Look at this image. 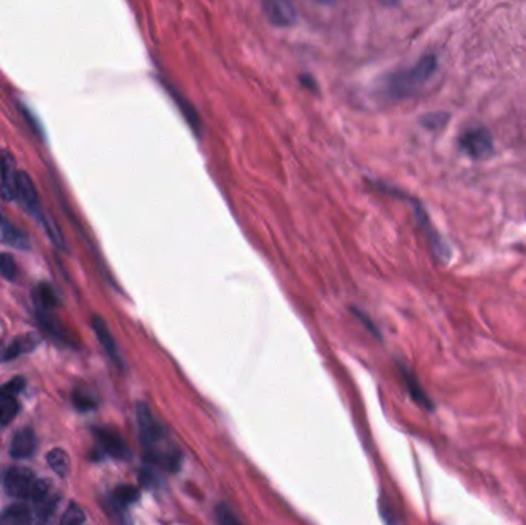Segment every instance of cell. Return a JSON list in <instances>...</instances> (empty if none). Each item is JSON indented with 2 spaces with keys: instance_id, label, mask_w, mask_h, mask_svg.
Masks as SVG:
<instances>
[{
  "instance_id": "7",
  "label": "cell",
  "mask_w": 526,
  "mask_h": 525,
  "mask_svg": "<svg viewBox=\"0 0 526 525\" xmlns=\"http://www.w3.org/2000/svg\"><path fill=\"white\" fill-rule=\"evenodd\" d=\"M18 173L13 154L6 150L0 151V175H2L0 194L4 201H13L18 196Z\"/></svg>"
},
{
  "instance_id": "26",
  "label": "cell",
  "mask_w": 526,
  "mask_h": 525,
  "mask_svg": "<svg viewBox=\"0 0 526 525\" xmlns=\"http://www.w3.org/2000/svg\"><path fill=\"white\" fill-rule=\"evenodd\" d=\"M448 118H449V114H447V113H442V111H437V113H430V114H426V116H423L422 118V125L425 127V128H428V129H437V128H440L442 125H445V122L448 120Z\"/></svg>"
},
{
  "instance_id": "28",
  "label": "cell",
  "mask_w": 526,
  "mask_h": 525,
  "mask_svg": "<svg viewBox=\"0 0 526 525\" xmlns=\"http://www.w3.org/2000/svg\"><path fill=\"white\" fill-rule=\"evenodd\" d=\"M23 387H25V379L20 376H18V377H14V379H11L10 382H6L4 387H0V390L8 393V395L15 396L18 393H20L23 390Z\"/></svg>"
},
{
  "instance_id": "12",
  "label": "cell",
  "mask_w": 526,
  "mask_h": 525,
  "mask_svg": "<svg viewBox=\"0 0 526 525\" xmlns=\"http://www.w3.org/2000/svg\"><path fill=\"white\" fill-rule=\"evenodd\" d=\"M31 512L27 505L14 504L0 514V525H30Z\"/></svg>"
},
{
  "instance_id": "5",
  "label": "cell",
  "mask_w": 526,
  "mask_h": 525,
  "mask_svg": "<svg viewBox=\"0 0 526 525\" xmlns=\"http://www.w3.org/2000/svg\"><path fill=\"white\" fill-rule=\"evenodd\" d=\"M36 482L34 473L25 467H13L6 472L4 486L6 493L19 499H30L32 483Z\"/></svg>"
},
{
  "instance_id": "2",
  "label": "cell",
  "mask_w": 526,
  "mask_h": 525,
  "mask_svg": "<svg viewBox=\"0 0 526 525\" xmlns=\"http://www.w3.org/2000/svg\"><path fill=\"white\" fill-rule=\"evenodd\" d=\"M136 415L139 424V436H141L142 445L146 448V451H150L151 459H154L155 455H158V445L165 438V430H163V426L155 419L151 408L145 402H137Z\"/></svg>"
},
{
  "instance_id": "15",
  "label": "cell",
  "mask_w": 526,
  "mask_h": 525,
  "mask_svg": "<svg viewBox=\"0 0 526 525\" xmlns=\"http://www.w3.org/2000/svg\"><path fill=\"white\" fill-rule=\"evenodd\" d=\"M57 505V498L49 495L46 499L40 500V502H36L34 512L31 513V521L30 525H46L51 519V516L54 514Z\"/></svg>"
},
{
  "instance_id": "16",
  "label": "cell",
  "mask_w": 526,
  "mask_h": 525,
  "mask_svg": "<svg viewBox=\"0 0 526 525\" xmlns=\"http://www.w3.org/2000/svg\"><path fill=\"white\" fill-rule=\"evenodd\" d=\"M32 299H34L36 305L40 310H49V308H54L59 305V299H57L54 289L46 282H42L34 286V290H32Z\"/></svg>"
},
{
  "instance_id": "24",
  "label": "cell",
  "mask_w": 526,
  "mask_h": 525,
  "mask_svg": "<svg viewBox=\"0 0 526 525\" xmlns=\"http://www.w3.org/2000/svg\"><path fill=\"white\" fill-rule=\"evenodd\" d=\"M84 522H85L84 510H82V508L76 504H70L67 512L63 513L59 525H82Z\"/></svg>"
},
{
  "instance_id": "20",
  "label": "cell",
  "mask_w": 526,
  "mask_h": 525,
  "mask_svg": "<svg viewBox=\"0 0 526 525\" xmlns=\"http://www.w3.org/2000/svg\"><path fill=\"white\" fill-rule=\"evenodd\" d=\"M139 495H141V493H139V490L136 487L120 486V487H117L116 490H114L111 500H113V502H116L117 505L127 508L128 505L137 502Z\"/></svg>"
},
{
  "instance_id": "29",
  "label": "cell",
  "mask_w": 526,
  "mask_h": 525,
  "mask_svg": "<svg viewBox=\"0 0 526 525\" xmlns=\"http://www.w3.org/2000/svg\"><path fill=\"white\" fill-rule=\"evenodd\" d=\"M354 313L357 315V317L360 319V321H364V322L368 325V328H369V330H371L373 334H377V336H379V331H377V328H376L371 322H369V319H366L364 313H360V311H356V310H354Z\"/></svg>"
},
{
  "instance_id": "13",
  "label": "cell",
  "mask_w": 526,
  "mask_h": 525,
  "mask_svg": "<svg viewBox=\"0 0 526 525\" xmlns=\"http://www.w3.org/2000/svg\"><path fill=\"white\" fill-rule=\"evenodd\" d=\"M18 196L20 198V201L31 210L37 205L36 186L34 184H32L30 175L25 173V171H19L18 173Z\"/></svg>"
},
{
  "instance_id": "9",
  "label": "cell",
  "mask_w": 526,
  "mask_h": 525,
  "mask_svg": "<svg viewBox=\"0 0 526 525\" xmlns=\"http://www.w3.org/2000/svg\"><path fill=\"white\" fill-rule=\"evenodd\" d=\"M36 450V436L31 429H23L14 434L10 455L14 459H25L30 457Z\"/></svg>"
},
{
  "instance_id": "27",
  "label": "cell",
  "mask_w": 526,
  "mask_h": 525,
  "mask_svg": "<svg viewBox=\"0 0 526 525\" xmlns=\"http://www.w3.org/2000/svg\"><path fill=\"white\" fill-rule=\"evenodd\" d=\"M72 400H74V405H76L79 410H82V412H88V410H91L96 407V400L86 395L85 391H74L72 395Z\"/></svg>"
},
{
  "instance_id": "18",
  "label": "cell",
  "mask_w": 526,
  "mask_h": 525,
  "mask_svg": "<svg viewBox=\"0 0 526 525\" xmlns=\"http://www.w3.org/2000/svg\"><path fill=\"white\" fill-rule=\"evenodd\" d=\"M19 404L15 396L8 395V393L0 390V425L10 424L15 415H18Z\"/></svg>"
},
{
  "instance_id": "3",
  "label": "cell",
  "mask_w": 526,
  "mask_h": 525,
  "mask_svg": "<svg viewBox=\"0 0 526 525\" xmlns=\"http://www.w3.org/2000/svg\"><path fill=\"white\" fill-rule=\"evenodd\" d=\"M458 145L463 153L474 160H485L494 151V144L489 131L485 127H470L458 137Z\"/></svg>"
},
{
  "instance_id": "22",
  "label": "cell",
  "mask_w": 526,
  "mask_h": 525,
  "mask_svg": "<svg viewBox=\"0 0 526 525\" xmlns=\"http://www.w3.org/2000/svg\"><path fill=\"white\" fill-rule=\"evenodd\" d=\"M216 519L219 525H243V522L239 519L233 508L226 504H219L216 507Z\"/></svg>"
},
{
  "instance_id": "10",
  "label": "cell",
  "mask_w": 526,
  "mask_h": 525,
  "mask_svg": "<svg viewBox=\"0 0 526 525\" xmlns=\"http://www.w3.org/2000/svg\"><path fill=\"white\" fill-rule=\"evenodd\" d=\"M93 328L94 331L97 334L98 341H101L102 347L105 348V351L108 353V356L116 362L117 365H120V358H119V351H117V347H116V342H114L113 339V334L110 331L108 325L105 324V321L102 317L98 316H94L93 317Z\"/></svg>"
},
{
  "instance_id": "25",
  "label": "cell",
  "mask_w": 526,
  "mask_h": 525,
  "mask_svg": "<svg viewBox=\"0 0 526 525\" xmlns=\"http://www.w3.org/2000/svg\"><path fill=\"white\" fill-rule=\"evenodd\" d=\"M49 491H51V482L48 479H37L34 483H32L30 499L34 500L36 502H40L49 496Z\"/></svg>"
},
{
  "instance_id": "4",
  "label": "cell",
  "mask_w": 526,
  "mask_h": 525,
  "mask_svg": "<svg viewBox=\"0 0 526 525\" xmlns=\"http://www.w3.org/2000/svg\"><path fill=\"white\" fill-rule=\"evenodd\" d=\"M414 213H416V217H417L418 225H421L422 232L426 236V239H428L430 248H431V251L434 254V258L437 259L439 262H442V264H447V262L451 259V254H453V253H451L449 245L437 233V229H435L431 225V220H430L428 215H426L425 208L418 202H414Z\"/></svg>"
},
{
  "instance_id": "1",
  "label": "cell",
  "mask_w": 526,
  "mask_h": 525,
  "mask_svg": "<svg viewBox=\"0 0 526 525\" xmlns=\"http://www.w3.org/2000/svg\"><path fill=\"white\" fill-rule=\"evenodd\" d=\"M437 71V56L428 53L421 57L413 67L392 72L386 79L385 88L392 97H406L416 93Z\"/></svg>"
},
{
  "instance_id": "19",
  "label": "cell",
  "mask_w": 526,
  "mask_h": 525,
  "mask_svg": "<svg viewBox=\"0 0 526 525\" xmlns=\"http://www.w3.org/2000/svg\"><path fill=\"white\" fill-rule=\"evenodd\" d=\"M46 461H48L49 467L53 469V472L57 473L59 476H62V478H65V476L68 474V472H70V457L67 455V451H63L62 448H54L46 455Z\"/></svg>"
},
{
  "instance_id": "23",
  "label": "cell",
  "mask_w": 526,
  "mask_h": 525,
  "mask_svg": "<svg viewBox=\"0 0 526 525\" xmlns=\"http://www.w3.org/2000/svg\"><path fill=\"white\" fill-rule=\"evenodd\" d=\"M171 94H172V97H174L176 103L180 105V110H182V113H184V116L186 118V120L190 122V125L194 128L195 133H199V116H197L195 110L193 108V106H191L190 103H185V102H184V97L180 96L179 93H174V91H172Z\"/></svg>"
},
{
  "instance_id": "6",
  "label": "cell",
  "mask_w": 526,
  "mask_h": 525,
  "mask_svg": "<svg viewBox=\"0 0 526 525\" xmlns=\"http://www.w3.org/2000/svg\"><path fill=\"white\" fill-rule=\"evenodd\" d=\"M262 11L265 14L267 20L271 25L278 28L293 27L297 22V13L294 6L288 2H281V0H268L262 4Z\"/></svg>"
},
{
  "instance_id": "11",
  "label": "cell",
  "mask_w": 526,
  "mask_h": 525,
  "mask_svg": "<svg viewBox=\"0 0 526 525\" xmlns=\"http://www.w3.org/2000/svg\"><path fill=\"white\" fill-rule=\"evenodd\" d=\"M400 373H402V377H404V382L408 388V393L411 395V398H413L418 405H422L423 408L426 410H432V402L431 399L426 396V393L423 391L422 385L418 384L417 377L411 373L408 368L405 367H400Z\"/></svg>"
},
{
  "instance_id": "21",
  "label": "cell",
  "mask_w": 526,
  "mask_h": 525,
  "mask_svg": "<svg viewBox=\"0 0 526 525\" xmlns=\"http://www.w3.org/2000/svg\"><path fill=\"white\" fill-rule=\"evenodd\" d=\"M0 274L8 281H18L19 267L10 253H0Z\"/></svg>"
},
{
  "instance_id": "14",
  "label": "cell",
  "mask_w": 526,
  "mask_h": 525,
  "mask_svg": "<svg viewBox=\"0 0 526 525\" xmlns=\"http://www.w3.org/2000/svg\"><path fill=\"white\" fill-rule=\"evenodd\" d=\"M39 343V338L34 334V333H27L23 336H19V338H15L11 346L6 348L5 355H4V359L5 360H10V359H14L18 358L19 355H22V353H28L31 351L32 348H34Z\"/></svg>"
},
{
  "instance_id": "17",
  "label": "cell",
  "mask_w": 526,
  "mask_h": 525,
  "mask_svg": "<svg viewBox=\"0 0 526 525\" xmlns=\"http://www.w3.org/2000/svg\"><path fill=\"white\" fill-rule=\"evenodd\" d=\"M0 228H2V234H4V241L11 243L15 248H28L30 242L28 237L22 233L20 229L15 228L10 220L5 219L2 215H0Z\"/></svg>"
},
{
  "instance_id": "8",
  "label": "cell",
  "mask_w": 526,
  "mask_h": 525,
  "mask_svg": "<svg viewBox=\"0 0 526 525\" xmlns=\"http://www.w3.org/2000/svg\"><path fill=\"white\" fill-rule=\"evenodd\" d=\"M96 439L98 441V444L103 448L105 453H108L110 456L116 457V459H127L129 451L125 442L119 436V434L111 430V429H96L94 430Z\"/></svg>"
}]
</instances>
